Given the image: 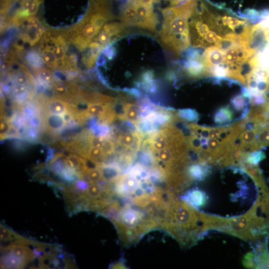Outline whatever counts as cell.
Wrapping results in <instances>:
<instances>
[{
  "label": "cell",
  "mask_w": 269,
  "mask_h": 269,
  "mask_svg": "<svg viewBox=\"0 0 269 269\" xmlns=\"http://www.w3.org/2000/svg\"><path fill=\"white\" fill-rule=\"evenodd\" d=\"M249 22L219 9L206 0H194L188 20L190 45L205 49L240 39Z\"/></svg>",
  "instance_id": "1"
},
{
  "label": "cell",
  "mask_w": 269,
  "mask_h": 269,
  "mask_svg": "<svg viewBox=\"0 0 269 269\" xmlns=\"http://www.w3.org/2000/svg\"><path fill=\"white\" fill-rule=\"evenodd\" d=\"M252 58L240 40L236 39L204 49L201 60L207 76L232 79L246 86L252 69Z\"/></svg>",
  "instance_id": "2"
},
{
  "label": "cell",
  "mask_w": 269,
  "mask_h": 269,
  "mask_svg": "<svg viewBox=\"0 0 269 269\" xmlns=\"http://www.w3.org/2000/svg\"><path fill=\"white\" fill-rule=\"evenodd\" d=\"M100 214L115 225L122 243H136L147 232L159 229L157 220L149 210L130 202L115 199Z\"/></svg>",
  "instance_id": "3"
},
{
  "label": "cell",
  "mask_w": 269,
  "mask_h": 269,
  "mask_svg": "<svg viewBox=\"0 0 269 269\" xmlns=\"http://www.w3.org/2000/svg\"><path fill=\"white\" fill-rule=\"evenodd\" d=\"M194 0L162 10V22L159 35L166 47L178 55L190 45L188 20Z\"/></svg>",
  "instance_id": "4"
},
{
  "label": "cell",
  "mask_w": 269,
  "mask_h": 269,
  "mask_svg": "<svg viewBox=\"0 0 269 269\" xmlns=\"http://www.w3.org/2000/svg\"><path fill=\"white\" fill-rule=\"evenodd\" d=\"M182 131L170 125L152 133L144 142L148 144L151 154L186 140Z\"/></svg>",
  "instance_id": "5"
},
{
  "label": "cell",
  "mask_w": 269,
  "mask_h": 269,
  "mask_svg": "<svg viewBox=\"0 0 269 269\" xmlns=\"http://www.w3.org/2000/svg\"><path fill=\"white\" fill-rule=\"evenodd\" d=\"M136 11L138 19L137 27L154 31L158 23L153 7L144 4L138 0H131Z\"/></svg>",
  "instance_id": "6"
},
{
  "label": "cell",
  "mask_w": 269,
  "mask_h": 269,
  "mask_svg": "<svg viewBox=\"0 0 269 269\" xmlns=\"http://www.w3.org/2000/svg\"><path fill=\"white\" fill-rule=\"evenodd\" d=\"M126 26L122 22H111L105 24L103 30L100 32L96 39V42L102 49L105 46L122 34Z\"/></svg>",
  "instance_id": "7"
},
{
  "label": "cell",
  "mask_w": 269,
  "mask_h": 269,
  "mask_svg": "<svg viewBox=\"0 0 269 269\" xmlns=\"http://www.w3.org/2000/svg\"><path fill=\"white\" fill-rule=\"evenodd\" d=\"M142 135L138 131L119 133L117 136V143L126 149L134 151V149H138Z\"/></svg>",
  "instance_id": "8"
},
{
  "label": "cell",
  "mask_w": 269,
  "mask_h": 269,
  "mask_svg": "<svg viewBox=\"0 0 269 269\" xmlns=\"http://www.w3.org/2000/svg\"><path fill=\"white\" fill-rule=\"evenodd\" d=\"M121 22L126 26H136L137 27L138 19L133 3L128 0L123 7L120 15Z\"/></svg>",
  "instance_id": "9"
},
{
  "label": "cell",
  "mask_w": 269,
  "mask_h": 269,
  "mask_svg": "<svg viewBox=\"0 0 269 269\" xmlns=\"http://www.w3.org/2000/svg\"><path fill=\"white\" fill-rule=\"evenodd\" d=\"M142 113V108L138 105L132 103H126L123 106L121 119L131 122L135 126L139 121Z\"/></svg>",
  "instance_id": "10"
},
{
  "label": "cell",
  "mask_w": 269,
  "mask_h": 269,
  "mask_svg": "<svg viewBox=\"0 0 269 269\" xmlns=\"http://www.w3.org/2000/svg\"><path fill=\"white\" fill-rule=\"evenodd\" d=\"M252 62L269 71V39L260 51L252 58Z\"/></svg>",
  "instance_id": "11"
},
{
  "label": "cell",
  "mask_w": 269,
  "mask_h": 269,
  "mask_svg": "<svg viewBox=\"0 0 269 269\" xmlns=\"http://www.w3.org/2000/svg\"><path fill=\"white\" fill-rule=\"evenodd\" d=\"M68 105L58 99H51L47 103V109L50 114L62 115L67 112Z\"/></svg>",
  "instance_id": "12"
},
{
  "label": "cell",
  "mask_w": 269,
  "mask_h": 269,
  "mask_svg": "<svg viewBox=\"0 0 269 269\" xmlns=\"http://www.w3.org/2000/svg\"><path fill=\"white\" fill-rule=\"evenodd\" d=\"M111 104L103 105L102 103H89L86 109L89 116L102 117L108 110Z\"/></svg>",
  "instance_id": "13"
},
{
  "label": "cell",
  "mask_w": 269,
  "mask_h": 269,
  "mask_svg": "<svg viewBox=\"0 0 269 269\" xmlns=\"http://www.w3.org/2000/svg\"><path fill=\"white\" fill-rule=\"evenodd\" d=\"M45 123L50 130L56 131L62 129L66 122L61 115L49 114L46 116Z\"/></svg>",
  "instance_id": "14"
},
{
  "label": "cell",
  "mask_w": 269,
  "mask_h": 269,
  "mask_svg": "<svg viewBox=\"0 0 269 269\" xmlns=\"http://www.w3.org/2000/svg\"><path fill=\"white\" fill-rule=\"evenodd\" d=\"M43 61L50 68H55L58 66V60L51 47L46 46L42 51Z\"/></svg>",
  "instance_id": "15"
},
{
  "label": "cell",
  "mask_w": 269,
  "mask_h": 269,
  "mask_svg": "<svg viewBox=\"0 0 269 269\" xmlns=\"http://www.w3.org/2000/svg\"><path fill=\"white\" fill-rule=\"evenodd\" d=\"M26 59L29 64L35 67L41 66L43 59L38 54L35 52H30L26 56Z\"/></svg>",
  "instance_id": "16"
},
{
  "label": "cell",
  "mask_w": 269,
  "mask_h": 269,
  "mask_svg": "<svg viewBox=\"0 0 269 269\" xmlns=\"http://www.w3.org/2000/svg\"><path fill=\"white\" fill-rule=\"evenodd\" d=\"M101 148L106 157L111 155L115 150V145L112 139L109 137L106 138Z\"/></svg>",
  "instance_id": "17"
},
{
  "label": "cell",
  "mask_w": 269,
  "mask_h": 269,
  "mask_svg": "<svg viewBox=\"0 0 269 269\" xmlns=\"http://www.w3.org/2000/svg\"><path fill=\"white\" fill-rule=\"evenodd\" d=\"M54 90L56 94L60 98L66 99L69 97V94L66 87L62 84H55Z\"/></svg>",
  "instance_id": "18"
},
{
  "label": "cell",
  "mask_w": 269,
  "mask_h": 269,
  "mask_svg": "<svg viewBox=\"0 0 269 269\" xmlns=\"http://www.w3.org/2000/svg\"><path fill=\"white\" fill-rule=\"evenodd\" d=\"M38 77L39 80L44 84L50 83L52 79L50 71L46 69H41L38 72Z\"/></svg>",
  "instance_id": "19"
},
{
  "label": "cell",
  "mask_w": 269,
  "mask_h": 269,
  "mask_svg": "<svg viewBox=\"0 0 269 269\" xmlns=\"http://www.w3.org/2000/svg\"><path fill=\"white\" fill-rule=\"evenodd\" d=\"M105 140L103 136L90 135L89 138L90 146L102 148Z\"/></svg>",
  "instance_id": "20"
},
{
  "label": "cell",
  "mask_w": 269,
  "mask_h": 269,
  "mask_svg": "<svg viewBox=\"0 0 269 269\" xmlns=\"http://www.w3.org/2000/svg\"><path fill=\"white\" fill-rule=\"evenodd\" d=\"M188 198L192 204L199 205L201 202L202 196L199 191H194L189 193Z\"/></svg>",
  "instance_id": "21"
},
{
  "label": "cell",
  "mask_w": 269,
  "mask_h": 269,
  "mask_svg": "<svg viewBox=\"0 0 269 269\" xmlns=\"http://www.w3.org/2000/svg\"><path fill=\"white\" fill-rule=\"evenodd\" d=\"M10 128L9 124L5 121H1L0 123V137L3 138V136L7 134Z\"/></svg>",
  "instance_id": "22"
},
{
  "label": "cell",
  "mask_w": 269,
  "mask_h": 269,
  "mask_svg": "<svg viewBox=\"0 0 269 269\" xmlns=\"http://www.w3.org/2000/svg\"><path fill=\"white\" fill-rule=\"evenodd\" d=\"M27 89L25 85L18 84L15 85L13 89V92L16 95H22L26 93Z\"/></svg>",
  "instance_id": "23"
},
{
  "label": "cell",
  "mask_w": 269,
  "mask_h": 269,
  "mask_svg": "<svg viewBox=\"0 0 269 269\" xmlns=\"http://www.w3.org/2000/svg\"><path fill=\"white\" fill-rule=\"evenodd\" d=\"M16 81L18 84L25 85L27 83L26 77L23 75H18L16 78Z\"/></svg>",
  "instance_id": "24"
},
{
  "label": "cell",
  "mask_w": 269,
  "mask_h": 269,
  "mask_svg": "<svg viewBox=\"0 0 269 269\" xmlns=\"http://www.w3.org/2000/svg\"><path fill=\"white\" fill-rule=\"evenodd\" d=\"M61 116L66 123L69 122L72 119V115L70 112H66Z\"/></svg>",
  "instance_id": "25"
}]
</instances>
